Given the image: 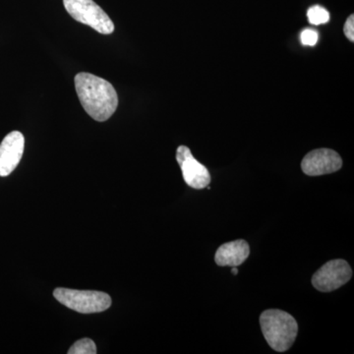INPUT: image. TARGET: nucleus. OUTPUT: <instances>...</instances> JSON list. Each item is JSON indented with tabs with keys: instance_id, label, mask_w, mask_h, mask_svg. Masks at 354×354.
<instances>
[{
	"instance_id": "f257e3e1",
	"label": "nucleus",
	"mask_w": 354,
	"mask_h": 354,
	"mask_svg": "<svg viewBox=\"0 0 354 354\" xmlns=\"http://www.w3.org/2000/svg\"><path fill=\"white\" fill-rule=\"evenodd\" d=\"M74 82L79 101L93 120L104 122L113 115L118 106V95L109 81L81 72L77 74Z\"/></svg>"
},
{
	"instance_id": "f03ea898",
	"label": "nucleus",
	"mask_w": 354,
	"mask_h": 354,
	"mask_svg": "<svg viewBox=\"0 0 354 354\" xmlns=\"http://www.w3.org/2000/svg\"><path fill=\"white\" fill-rule=\"evenodd\" d=\"M260 325L268 344L278 353L288 351L297 339V322L283 310H266L261 314Z\"/></svg>"
},
{
	"instance_id": "7ed1b4c3",
	"label": "nucleus",
	"mask_w": 354,
	"mask_h": 354,
	"mask_svg": "<svg viewBox=\"0 0 354 354\" xmlns=\"http://www.w3.org/2000/svg\"><path fill=\"white\" fill-rule=\"evenodd\" d=\"M53 297L64 306L82 314L101 313L111 305V297L102 291L58 288L53 291Z\"/></svg>"
},
{
	"instance_id": "20e7f679",
	"label": "nucleus",
	"mask_w": 354,
	"mask_h": 354,
	"mask_svg": "<svg viewBox=\"0 0 354 354\" xmlns=\"http://www.w3.org/2000/svg\"><path fill=\"white\" fill-rule=\"evenodd\" d=\"M64 4L74 20L90 26L100 34L111 35L114 32L113 21L94 0H64Z\"/></svg>"
},
{
	"instance_id": "39448f33",
	"label": "nucleus",
	"mask_w": 354,
	"mask_h": 354,
	"mask_svg": "<svg viewBox=\"0 0 354 354\" xmlns=\"http://www.w3.org/2000/svg\"><path fill=\"white\" fill-rule=\"evenodd\" d=\"M353 277V270L346 261L332 260L314 274L312 285L317 290L330 292L346 285Z\"/></svg>"
},
{
	"instance_id": "423d86ee",
	"label": "nucleus",
	"mask_w": 354,
	"mask_h": 354,
	"mask_svg": "<svg viewBox=\"0 0 354 354\" xmlns=\"http://www.w3.org/2000/svg\"><path fill=\"white\" fill-rule=\"evenodd\" d=\"M176 160L180 167L184 181L194 189H203L211 183L208 169L193 157L190 149L179 146L176 151Z\"/></svg>"
},
{
	"instance_id": "0eeeda50",
	"label": "nucleus",
	"mask_w": 354,
	"mask_h": 354,
	"mask_svg": "<svg viewBox=\"0 0 354 354\" xmlns=\"http://www.w3.org/2000/svg\"><path fill=\"white\" fill-rule=\"evenodd\" d=\"M342 167L341 156L330 149H317L307 153L301 162V169L306 176H319L334 174Z\"/></svg>"
},
{
	"instance_id": "6e6552de",
	"label": "nucleus",
	"mask_w": 354,
	"mask_h": 354,
	"mask_svg": "<svg viewBox=\"0 0 354 354\" xmlns=\"http://www.w3.org/2000/svg\"><path fill=\"white\" fill-rule=\"evenodd\" d=\"M24 135L12 131L6 135L0 144V176H10L19 165L24 153Z\"/></svg>"
},
{
	"instance_id": "1a4fd4ad",
	"label": "nucleus",
	"mask_w": 354,
	"mask_h": 354,
	"mask_svg": "<svg viewBox=\"0 0 354 354\" xmlns=\"http://www.w3.org/2000/svg\"><path fill=\"white\" fill-rule=\"evenodd\" d=\"M250 254L248 243L243 239L227 242L218 247L215 255L216 265L239 267L245 262Z\"/></svg>"
},
{
	"instance_id": "9d476101",
	"label": "nucleus",
	"mask_w": 354,
	"mask_h": 354,
	"mask_svg": "<svg viewBox=\"0 0 354 354\" xmlns=\"http://www.w3.org/2000/svg\"><path fill=\"white\" fill-rule=\"evenodd\" d=\"M307 17H308L310 24L322 25L329 22L330 14L323 7L316 6L309 8Z\"/></svg>"
},
{
	"instance_id": "9b49d317",
	"label": "nucleus",
	"mask_w": 354,
	"mask_h": 354,
	"mask_svg": "<svg viewBox=\"0 0 354 354\" xmlns=\"http://www.w3.org/2000/svg\"><path fill=\"white\" fill-rule=\"evenodd\" d=\"M97 353V346L93 339H82L77 341L73 346L70 348L68 354H95Z\"/></svg>"
},
{
	"instance_id": "f8f14e48",
	"label": "nucleus",
	"mask_w": 354,
	"mask_h": 354,
	"mask_svg": "<svg viewBox=\"0 0 354 354\" xmlns=\"http://www.w3.org/2000/svg\"><path fill=\"white\" fill-rule=\"evenodd\" d=\"M318 32L314 30L306 29L301 32V43L304 46H315L318 41Z\"/></svg>"
},
{
	"instance_id": "ddd939ff",
	"label": "nucleus",
	"mask_w": 354,
	"mask_h": 354,
	"mask_svg": "<svg viewBox=\"0 0 354 354\" xmlns=\"http://www.w3.org/2000/svg\"><path fill=\"white\" fill-rule=\"evenodd\" d=\"M344 35H346V38L349 39V41H354V15L351 14V16L346 20V24H344Z\"/></svg>"
},
{
	"instance_id": "4468645a",
	"label": "nucleus",
	"mask_w": 354,
	"mask_h": 354,
	"mask_svg": "<svg viewBox=\"0 0 354 354\" xmlns=\"http://www.w3.org/2000/svg\"><path fill=\"white\" fill-rule=\"evenodd\" d=\"M234 269H232V274H234V276H236L237 274H239V271H237L236 267H232Z\"/></svg>"
}]
</instances>
